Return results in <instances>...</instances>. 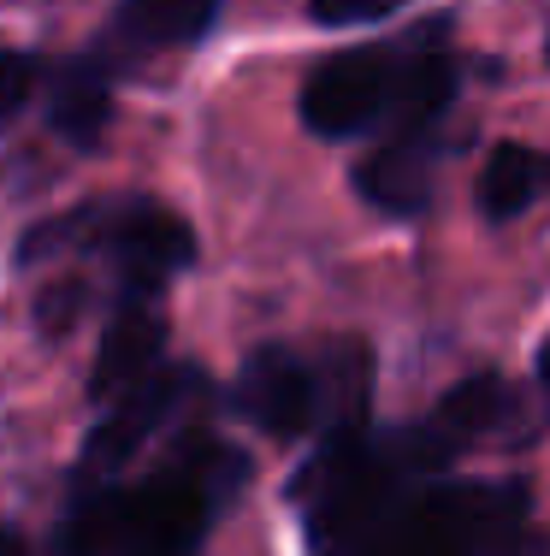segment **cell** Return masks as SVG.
I'll list each match as a JSON object with an SVG mask.
<instances>
[{"label":"cell","instance_id":"3","mask_svg":"<svg viewBox=\"0 0 550 556\" xmlns=\"http://www.w3.org/2000/svg\"><path fill=\"white\" fill-rule=\"evenodd\" d=\"M65 243L101 249V255L125 273L130 290H154L161 278H172L178 267L195 261L190 225H183L172 207L149 202V195H119V202L84 207V214H72V219L36 225V237L24 243V261L42 255V249H65Z\"/></svg>","mask_w":550,"mask_h":556},{"label":"cell","instance_id":"1","mask_svg":"<svg viewBox=\"0 0 550 556\" xmlns=\"http://www.w3.org/2000/svg\"><path fill=\"white\" fill-rule=\"evenodd\" d=\"M248 462L219 439L178 444L149 480L95 485L60 521V556H195L219 503L238 497Z\"/></svg>","mask_w":550,"mask_h":556},{"label":"cell","instance_id":"8","mask_svg":"<svg viewBox=\"0 0 550 556\" xmlns=\"http://www.w3.org/2000/svg\"><path fill=\"white\" fill-rule=\"evenodd\" d=\"M161 355H166V320L149 308V302L130 296L113 326L101 332V350H95V374H89V396L101 408H113L119 396H130L142 379L161 374Z\"/></svg>","mask_w":550,"mask_h":556},{"label":"cell","instance_id":"2","mask_svg":"<svg viewBox=\"0 0 550 556\" xmlns=\"http://www.w3.org/2000/svg\"><path fill=\"white\" fill-rule=\"evenodd\" d=\"M456 60L444 48H426V36L373 42L332 54L314 65L303 89V125L314 137H367V130H409L438 125V113L456 96Z\"/></svg>","mask_w":550,"mask_h":556},{"label":"cell","instance_id":"7","mask_svg":"<svg viewBox=\"0 0 550 556\" xmlns=\"http://www.w3.org/2000/svg\"><path fill=\"white\" fill-rule=\"evenodd\" d=\"M214 18H219V0H119L95 54L107 65L172 54V48H190L195 36H207Z\"/></svg>","mask_w":550,"mask_h":556},{"label":"cell","instance_id":"11","mask_svg":"<svg viewBox=\"0 0 550 556\" xmlns=\"http://www.w3.org/2000/svg\"><path fill=\"white\" fill-rule=\"evenodd\" d=\"M391 7H402V0H308L314 24H332V30H344V24H373V18H385Z\"/></svg>","mask_w":550,"mask_h":556},{"label":"cell","instance_id":"14","mask_svg":"<svg viewBox=\"0 0 550 556\" xmlns=\"http://www.w3.org/2000/svg\"><path fill=\"white\" fill-rule=\"evenodd\" d=\"M539 374H545V391H550V350H545V367H539Z\"/></svg>","mask_w":550,"mask_h":556},{"label":"cell","instance_id":"5","mask_svg":"<svg viewBox=\"0 0 550 556\" xmlns=\"http://www.w3.org/2000/svg\"><path fill=\"white\" fill-rule=\"evenodd\" d=\"M238 415L267 439H303L320 420V367H308L284 343L255 350L238 374Z\"/></svg>","mask_w":550,"mask_h":556},{"label":"cell","instance_id":"12","mask_svg":"<svg viewBox=\"0 0 550 556\" xmlns=\"http://www.w3.org/2000/svg\"><path fill=\"white\" fill-rule=\"evenodd\" d=\"M30 84H36V54L12 48V54H7V96H0L7 118H18V113H24V101H30Z\"/></svg>","mask_w":550,"mask_h":556},{"label":"cell","instance_id":"13","mask_svg":"<svg viewBox=\"0 0 550 556\" xmlns=\"http://www.w3.org/2000/svg\"><path fill=\"white\" fill-rule=\"evenodd\" d=\"M7 556H30V545H24L18 533H12V539H7Z\"/></svg>","mask_w":550,"mask_h":556},{"label":"cell","instance_id":"4","mask_svg":"<svg viewBox=\"0 0 550 556\" xmlns=\"http://www.w3.org/2000/svg\"><path fill=\"white\" fill-rule=\"evenodd\" d=\"M195 391H202V374H195V367H161V374L142 379L130 396H119V403L107 408V420H95V432H89V444H84V462H77L84 480H107L113 468H125L166 420H178V408L190 403Z\"/></svg>","mask_w":550,"mask_h":556},{"label":"cell","instance_id":"10","mask_svg":"<svg viewBox=\"0 0 550 556\" xmlns=\"http://www.w3.org/2000/svg\"><path fill=\"white\" fill-rule=\"evenodd\" d=\"M550 195V149L533 142H497L486 172H479V214L486 219H521Z\"/></svg>","mask_w":550,"mask_h":556},{"label":"cell","instance_id":"6","mask_svg":"<svg viewBox=\"0 0 550 556\" xmlns=\"http://www.w3.org/2000/svg\"><path fill=\"white\" fill-rule=\"evenodd\" d=\"M432 172H438V125H409V130H391L356 166V190L367 207L409 219L432 202Z\"/></svg>","mask_w":550,"mask_h":556},{"label":"cell","instance_id":"9","mask_svg":"<svg viewBox=\"0 0 550 556\" xmlns=\"http://www.w3.org/2000/svg\"><path fill=\"white\" fill-rule=\"evenodd\" d=\"M48 118L72 149H95L113 118V65L101 54H77L48 77Z\"/></svg>","mask_w":550,"mask_h":556}]
</instances>
